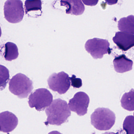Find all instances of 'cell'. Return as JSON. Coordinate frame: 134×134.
<instances>
[{
    "instance_id": "5b68a950",
    "label": "cell",
    "mask_w": 134,
    "mask_h": 134,
    "mask_svg": "<svg viewBox=\"0 0 134 134\" xmlns=\"http://www.w3.org/2000/svg\"><path fill=\"white\" fill-rule=\"evenodd\" d=\"M4 11L5 18L10 23H18L24 18L25 12L21 0H7L4 3Z\"/></svg>"
},
{
    "instance_id": "8992f818",
    "label": "cell",
    "mask_w": 134,
    "mask_h": 134,
    "mask_svg": "<svg viewBox=\"0 0 134 134\" xmlns=\"http://www.w3.org/2000/svg\"><path fill=\"white\" fill-rule=\"evenodd\" d=\"M85 50L95 59H101L105 54H110V43L106 40L94 38L88 40L85 44Z\"/></svg>"
},
{
    "instance_id": "7a4b0ae2",
    "label": "cell",
    "mask_w": 134,
    "mask_h": 134,
    "mask_svg": "<svg viewBox=\"0 0 134 134\" xmlns=\"http://www.w3.org/2000/svg\"><path fill=\"white\" fill-rule=\"evenodd\" d=\"M91 124L98 130L107 131L115 124L116 116L108 108H98L91 115Z\"/></svg>"
},
{
    "instance_id": "8fae6325",
    "label": "cell",
    "mask_w": 134,
    "mask_h": 134,
    "mask_svg": "<svg viewBox=\"0 0 134 134\" xmlns=\"http://www.w3.org/2000/svg\"><path fill=\"white\" fill-rule=\"evenodd\" d=\"M60 5L66 7V13L68 14L81 15L85 10L81 0H61Z\"/></svg>"
},
{
    "instance_id": "d6986e66",
    "label": "cell",
    "mask_w": 134,
    "mask_h": 134,
    "mask_svg": "<svg viewBox=\"0 0 134 134\" xmlns=\"http://www.w3.org/2000/svg\"><path fill=\"white\" fill-rule=\"evenodd\" d=\"M71 85L75 88H80L82 86V81L81 79L77 78L74 75L70 77Z\"/></svg>"
},
{
    "instance_id": "7402d4cb",
    "label": "cell",
    "mask_w": 134,
    "mask_h": 134,
    "mask_svg": "<svg viewBox=\"0 0 134 134\" xmlns=\"http://www.w3.org/2000/svg\"><path fill=\"white\" fill-rule=\"evenodd\" d=\"M2 35V30H1V28L0 27V37Z\"/></svg>"
},
{
    "instance_id": "9a60e30c",
    "label": "cell",
    "mask_w": 134,
    "mask_h": 134,
    "mask_svg": "<svg viewBox=\"0 0 134 134\" xmlns=\"http://www.w3.org/2000/svg\"><path fill=\"white\" fill-rule=\"evenodd\" d=\"M134 92L132 89L129 92L125 93L121 99V105L125 109L129 111L134 110Z\"/></svg>"
},
{
    "instance_id": "2e32d148",
    "label": "cell",
    "mask_w": 134,
    "mask_h": 134,
    "mask_svg": "<svg viewBox=\"0 0 134 134\" xmlns=\"http://www.w3.org/2000/svg\"><path fill=\"white\" fill-rule=\"evenodd\" d=\"M9 79L10 73L8 69L4 66L0 65V91L5 88Z\"/></svg>"
},
{
    "instance_id": "30bf717a",
    "label": "cell",
    "mask_w": 134,
    "mask_h": 134,
    "mask_svg": "<svg viewBox=\"0 0 134 134\" xmlns=\"http://www.w3.org/2000/svg\"><path fill=\"white\" fill-rule=\"evenodd\" d=\"M119 49L126 51L134 46V34L123 32H117L113 39Z\"/></svg>"
},
{
    "instance_id": "e0dca14e",
    "label": "cell",
    "mask_w": 134,
    "mask_h": 134,
    "mask_svg": "<svg viewBox=\"0 0 134 134\" xmlns=\"http://www.w3.org/2000/svg\"><path fill=\"white\" fill-rule=\"evenodd\" d=\"M26 14L34 11L41 10L42 2L41 0H26L25 2Z\"/></svg>"
},
{
    "instance_id": "7c38bea8",
    "label": "cell",
    "mask_w": 134,
    "mask_h": 134,
    "mask_svg": "<svg viewBox=\"0 0 134 134\" xmlns=\"http://www.w3.org/2000/svg\"><path fill=\"white\" fill-rule=\"evenodd\" d=\"M113 63L114 70L117 72L122 73L132 70L133 62L125 55L117 56L114 59Z\"/></svg>"
},
{
    "instance_id": "44dd1931",
    "label": "cell",
    "mask_w": 134,
    "mask_h": 134,
    "mask_svg": "<svg viewBox=\"0 0 134 134\" xmlns=\"http://www.w3.org/2000/svg\"><path fill=\"white\" fill-rule=\"evenodd\" d=\"M118 1V0H105L107 3L110 5L116 4Z\"/></svg>"
},
{
    "instance_id": "5bb4252c",
    "label": "cell",
    "mask_w": 134,
    "mask_h": 134,
    "mask_svg": "<svg viewBox=\"0 0 134 134\" xmlns=\"http://www.w3.org/2000/svg\"><path fill=\"white\" fill-rule=\"evenodd\" d=\"M18 48L17 45L12 42H7L4 45L3 56L5 60L12 61L15 60L19 56Z\"/></svg>"
},
{
    "instance_id": "ffe728a7",
    "label": "cell",
    "mask_w": 134,
    "mask_h": 134,
    "mask_svg": "<svg viewBox=\"0 0 134 134\" xmlns=\"http://www.w3.org/2000/svg\"><path fill=\"white\" fill-rule=\"evenodd\" d=\"M82 1L85 5L92 7L98 4L99 0H82Z\"/></svg>"
},
{
    "instance_id": "6da1fadb",
    "label": "cell",
    "mask_w": 134,
    "mask_h": 134,
    "mask_svg": "<svg viewBox=\"0 0 134 134\" xmlns=\"http://www.w3.org/2000/svg\"><path fill=\"white\" fill-rule=\"evenodd\" d=\"M45 113L47 124L58 126L65 122L71 115L67 102L60 98L53 100L46 108Z\"/></svg>"
},
{
    "instance_id": "52a82bcc",
    "label": "cell",
    "mask_w": 134,
    "mask_h": 134,
    "mask_svg": "<svg viewBox=\"0 0 134 134\" xmlns=\"http://www.w3.org/2000/svg\"><path fill=\"white\" fill-rule=\"evenodd\" d=\"M47 81L49 88L60 94H65L71 85L70 77L63 71L58 73L52 74Z\"/></svg>"
},
{
    "instance_id": "ac0fdd59",
    "label": "cell",
    "mask_w": 134,
    "mask_h": 134,
    "mask_svg": "<svg viewBox=\"0 0 134 134\" xmlns=\"http://www.w3.org/2000/svg\"><path fill=\"white\" fill-rule=\"evenodd\" d=\"M134 116H128L126 117L123 123V129L127 134H134Z\"/></svg>"
},
{
    "instance_id": "9c48e42d",
    "label": "cell",
    "mask_w": 134,
    "mask_h": 134,
    "mask_svg": "<svg viewBox=\"0 0 134 134\" xmlns=\"http://www.w3.org/2000/svg\"><path fill=\"white\" fill-rule=\"evenodd\" d=\"M18 124V118L9 111L0 113V131L9 133L13 131Z\"/></svg>"
},
{
    "instance_id": "277c9868",
    "label": "cell",
    "mask_w": 134,
    "mask_h": 134,
    "mask_svg": "<svg viewBox=\"0 0 134 134\" xmlns=\"http://www.w3.org/2000/svg\"><path fill=\"white\" fill-rule=\"evenodd\" d=\"M53 98L52 94L48 90L39 88L30 95L29 104L31 108L35 107L37 111H43L51 104Z\"/></svg>"
},
{
    "instance_id": "3957f363",
    "label": "cell",
    "mask_w": 134,
    "mask_h": 134,
    "mask_svg": "<svg viewBox=\"0 0 134 134\" xmlns=\"http://www.w3.org/2000/svg\"><path fill=\"white\" fill-rule=\"evenodd\" d=\"M9 85L10 91L21 99L27 98L34 88L32 81L21 73L14 76L10 80Z\"/></svg>"
},
{
    "instance_id": "ba28073f",
    "label": "cell",
    "mask_w": 134,
    "mask_h": 134,
    "mask_svg": "<svg viewBox=\"0 0 134 134\" xmlns=\"http://www.w3.org/2000/svg\"><path fill=\"white\" fill-rule=\"evenodd\" d=\"M89 102L88 95L85 92H79L70 99L68 106L70 110L76 113L79 116H83L87 113Z\"/></svg>"
},
{
    "instance_id": "4fadbf2b",
    "label": "cell",
    "mask_w": 134,
    "mask_h": 134,
    "mask_svg": "<svg viewBox=\"0 0 134 134\" xmlns=\"http://www.w3.org/2000/svg\"><path fill=\"white\" fill-rule=\"evenodd\" d=\"M118 28L121 32L134 34V17L129 15L121 19L118 22Z\"/></svg>"
}]
</instances>
